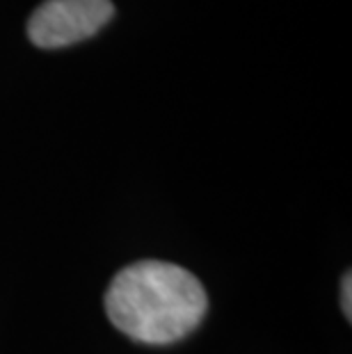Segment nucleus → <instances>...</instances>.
I'll return each instance as SVG.
<instances>
[{"label": "nucleus", "mask_w": 352, "mask_h": 354, "mask_svg": "<svg viewBox=\"0 0 352 354\" xmlns=\"http://www.w3.org/2000/svg\"><path fill=\"white\" fill-rule=\"evenodd\" d=\"M341 308L350 322L352 320V274L350 272H346V277L341 279Z\"/></svg>", "instance_id": "nucleus-3"}, {"label": "nucleus", "mask_w": 352, "mask_h": 354, "mask_svg": "<svg viewBox=\"0 0 352 354\" xmlns=\"http://www.w3.org/2000/svg\"><path fill=\"white\" fill-rule=\"evenodd\" d=\"M112 17V0H44L28 19V39L37 48H66L94 37Z\"/></svg>", "instance_id": "nucleus-2"}, {"label": "nucleus", "mask_w": 352, "mask_h": 354, "mask_svg": "<svg viewBox=\"0 0 352 354\" xmlns=\"http://www.w3.org/2000/svg\"><path fill=\"white\" fill-rule=\"evenodd\" d=\"M106 313L138 343L169 345L199 327L208 308L204 286L192 272L167 261H138L110 281Z\"/></svg>", "instance_id": "nucleus-1"}]
</instances>
